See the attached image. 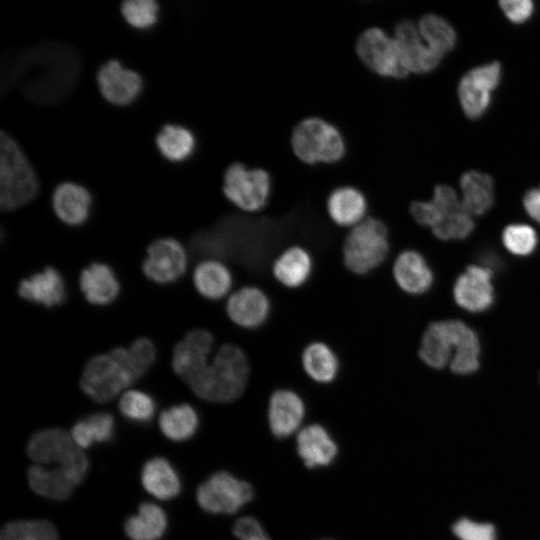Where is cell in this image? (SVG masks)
I'll return each mask as SVG.
<instances>
[{
    "instance_id": "8",
    "label": "cell",
    "mask_w": 540,
    "mask_h": 540,
    "mask_svg": "<svg viewBox=\"0 0 540 540\" xmlns=\"http://www.w3.org/2000/svg\"><path fill=\"white\" fill-rule=\"evenodd\" d=\"M222 192L239 212L257 215L267 209L272 199L271 176L263 168L234 162L224 172Z\"/></svg>"
},
{
    "instance_id": "13",
    "label": "cell",
    "mask_w": 540,
    "mask_h": 540,
    "mask_svg": "<svg viewBox=\"0 0 540 540\" xmlns=\"http://www.w3.org/2000/svg\"><path fill=\"white\" fill-rule=\"evenodd\" d=\"M470 327L460 320L434 321L421 334L417 347L419 360L429 368L450 364L457 347Z\"/></svg>"
},
{
    "instance_id": "26",
    "label": "cell",
    "mask_w": 540,
    "mask_h": 540,
    "mask_svg": "<svg viewBox=\"0 0 540 540\" xmlns=\"http://www.w3.org/2000/svg\"><path fill=\"white\" fill-rule=\"evenodd\" d=\"M18 294L27 301L53 307L64 302L65 283L56 269L46 267L41 272L23 279L18 286Z\"/></svg>"
},
{
    "instance_id": "10",
    "label": "cell",
    "mask_w": 540,
    "mask_h": 540,
    "mask_svg": "<svg viewBox=\"0 0 540 540\" xmlns=\"http://www.w3.org/2000/svg\"><path fill=\"white\" fill-rule=\"evenodd\" d=\"M254 496L252 486L226 471L212 474L197 488L199 506L212 514H233Z\"/></svg>"
},
{
    "instance_id": "41",
    "label": "cell",
    "mask_w": 540,
    "mask_h": 540,
    "mask_svg": "<svg viewBox=\"0 0 540 540\" xmlns=\"http://www.w3.org/2000/svg\"><path fill=\"white\" fill-rule=\"evenodd\" d=\"M121 13L134 28L147 29L158 19L159 5L154 0H127L121 5Z\"/></svg>"
},
{
    "instance_id": "15",
    "label": "cell",
    "mask_w": 540,
    "mask_h": 540,
    "mask_svg": "<svg viewBox=\"0 0 540 540\" xmlns=\"http://www.w3.org/2000/svg\"><path fill=\"white\" fill-rule=\"evenodd\" d=\"M218 346L215 334L208 328L189 331L173 351L172 367L188 384L210 361Z\"/></svg>"
},
{
    "instance_id": "32",
    "label": "cell",
    "mask_w": 540,
    "mask_h": 540,
    "mask_svg": "<svg viewBox=\"0 0 540 540\" xmlns=\"http://www.w3.org/2000/svg\"><path fill=\"white\" fill-rule=\"evenodd\" d=\"M27 478L36 494L56 501L68 499L80 485L65 473L37 464L30 466Z\"/></svg>"
},
{
    "instance_id": "47",
    "label": "cell",
    "mask_w": 540,
    "mask_h": 540,
    "mask_svg": "<svg viewBox=\"0 0 540 540\" xmlns=\"http://www.w3.org/2000/svg\"><path fill=\"white\" fill-rule=\"evenodd\" d=\"M522 203L528 216L540 224V186L529 189Z\"/></svg>"
},
{
    "instance_id": "6",
    "label": "cell",
    "mask_w": 540,
    "mask_h": 540,
    "mask_svg": "<svg viewBox=\"0 0 540 540\" xmlns=\"http://www.w3.org/2000/svg\"><path fill=\"white\" fill-rule=\"evenodd\" d=\"M290 145L296 158L307 165L334 164L346 152L340 130L319 116L300 120L291 132Z\"/></svg>"
},
{
    "instance_id": "12",
    "label": "cell",
    "mask_w": 540,
    "mask_h": 540,
    "mask_svg": "<svg viewBox=\"0 0 540 540\" xmlns=\"http://www.w3.org/2000/svg\"><path fill=\"white\" fill-rule=\"evenodd\" d=\"M501 78L502 67L497 61L473 67L462 76L457 95L462 111L469 119H478L487 112Z\"/></svg>"
},
{
    "instance_id": "3",
    "label": "cell",
    "mask_w": 540,
    "mask_h": 540,
    "mask_svg": "<svg viewBox=\"0 0 540 540\" xmlns=\"http://www.w3.org/2000/svg\"><path fill=\"white\" fill-rule=\"evenodd\" d=\"M393 258L390 231L385 222L369 215L346 231L342 243L345 268L360 277L369 276Z\"/></svg>"
},
{
    "instance_id": "5",
    "label": "cell",
    "mask_w": 540,
    "mask_h": 540,
    "mask_svg": "<svg viewBox=\"0 0 540 540\" xmlns=\"http://www.w3.org/2000/svg\"><path fill=\"white\" fill-rule=\"evenodd\" d=\"M28 457L34 464L63 472L79 484L89 470V461L71 433L61 428H47L32 435L27 444Z\"/></svg>"
},
{
    "instance_id": "40",
    "label": "cell",
    "mask_w": 540,
    "mask_h": 540,
    "mask_svg": "<svg viewBox=\"0 0 540 540\" xmlns=\"http://www.w3.org/2000/svg\"><path fill=\"white\" fill-rule=\"evenodd\" d=\"M473 229L472 216L461 209L443 216L431 231L437 239L449 241L462 240L468 237Z\"/></svg>"
},
{
    "instance_id": "42",
    "label": "cell",
    "mask_w": 540,
    "mask_h": 540,
    "mask_svg": "<svg viewBox=\"0 0 540 540\" xmlns=\"http://www.w3.org/2000/svg\"><path fill=\"white\" fill-rule=\"evenodd\" d=\"M452 532L459 540H497L494 525L466 517L453 524Z\"/></svg>"
},
{
    "instance_id": "7",
    "label": "cell",
    "mask_w": 540,
    "mask_h": 540,
    "mask_svg": "<svg viewBox=\"0 0 540 540\" xmlns=\"http://www.w3.org/2000/svg\"><path fill=\"white\" fill-rule=\"evenodd\" d=\"M137 380L127 348L118 347L91 358L83 369L80 386L92 400L106 403Z\"/></svg>"
},
{
    "instance_id": "39",
    "label": "cell",
    "mask_w": 540,
    "mask_h": 540,
    "mask_svg": "<svg viewBox=\"0 0 540 540\" xmlns=\"http://www.w3.org/2000/svg\"><path fill=\"white\" fill-rule=\"evenodd\" d=\"M502 243L513 255L528 256L538 244V236L533 227L523 223L507 225L502 232Z\"/></svg>"
},
{
    "instance_id": "16",
    "label": "cell",
    "mask_w": 540,
    "mask_h": 540,
    "mask_svg": "<svg viewBox=\"0 0 540 540\" xmlns=\"http://www.w3.org/2000/svg\"><path fill=\"white\" fill-rule=\"evenodd\" d=\"M391 276L397 289L409 297H419L427 293L434 282V273L417 249H401L390 261Z\"/></svg>"
},
{
    "instance_id": "31",
    "label": "cell",
    "mask_w": 540,
    "mask_h": 540,
    "mask_svg": "<svg viewBox=\"0 0 540 540\" xmlns=\"http://www.w3.org/2000/svg\"><path fill=\"white\" fill-rule=\"evenodd\" d=\"M167 527L165 511L152 502L141 503L137 513L124 523V531L130 540H160Z\"/></svg>"
},
{
    "instance_id": "4",
    "label": "cell",
    "mask_w": 540,
    "mask_h": 540,
    "mask_svg": "<svg viewBox=\"0 0 540 540\" xmlns=\"http://www.w3.org/2000/svg\"><path fill=\"white\" fill-rule=\"evenodd\" d=\"M37 176L19 144L6 132L0 133V207L18 209L37 195Z\"/></svg>"
},
{
    "instance_id": "33",
    "label": "cell",
    "mask_w": 540,
    "mask_h": 540,
    "mask_svg": "<svg viewBox=\"0 0 540 540\" xmlns=\"http://www.w3.org/2000/svg\"><path fill=\"white\" fill-rule=\"evenodd\" d=\"M199 415L189 404L174 405L161 412L159 428L166 438L175 442L193 437L199 427Z\"/></svg>"
},
{
    "instance_id": "44",
    "label": "cell",
    "mask_w": 540,
    "mask_h": 540,
    "mask_svg": "<svg viewBox=\"0 0 540 540\" xmlns=\"http://www.w3.org/2000/svg\"><path fill=\"white\" fill-rule=\"evenodd\" d=\"M442 214V217L463 209L460 195L454 188L446 184H439L434 187L433 196L430 199Z\"/></svg>"
},
{
    "instance_id": "21",
    "label": "cell",
    "mask_w": 540,
    "mask_h": 540,
    "mask_svg": "<svg viewBox=\"0 0 540 540\" xmlns=\"http://www.w3.org/2000/svg\"><path fill=\"white\" fill-rule=\"evenodd\" d=\"M399 46L407 71L415 74L435 70L443 57L431 50L423 40L417 23L405 19L397 23L392 34Z\"/></svg>"
},
{
    "instance_id": "38",
    "label": "cell",
    "mask_w": 540,
    "mask_h": 540,
    "mask_svg": "<svg viewBox=\"0 0 540 540\" xmlns=\"http://www.w3.org/2000/svg\"><path fill=\"white\" fill-rule=\"evenodd\" d=\"M118 407L126 419L137 424L149 423L156 411V403L152 396L140 390L125 391Z\"/></svg>"
},
{
    "instance_id": "27",
    "label": "cell",
    "mask_w": 540,
    "mask_h": 540,
    "mask_svg": "<svg viewBox=\"0 0 540 540\" xmlns=\"http://www.w3.org/2000/svg\"><path fill=\"white\" fill-rule=\"evenodd\" d=\"M91 196L88 190L74 182L60 183L52 194V207L56 216L72 226L83 224L88 216Z\"/></svg>"
},
{
    "instance_id": "9",
    "label": "cell",
    "mask_w": 540,
    "mask_h": 540,
    "mask_svg": "<svg viewBox=\"0 0 540 540\" xmlns=\"http://www.w3.org/2000/svg\"><path fill=\"white\" fill-rule=\"evenodd\" d=\"M355 53L360 63L379 77L398 80L409 75L394 36L380 27L371 26L360 32Z\"/></svg>"
},
{
    "instance_id": "24",
    "label": "cell",
    "mask_w": 540,
    "mask_h": 540,
    "mask_svg": "<svg viewBox=\"0 0 540 540\" xmlns=\"http://www.w3.org/2000/svg\"><path fill=\"white\" fill-rule=\"evenodd\" d=\"M300 364L307 379L319 386L334 384L342 368L338 352L323 340L311 341L303 348Z\"/></svg>"
},
{
    "instance_id": "43",
    "label": "cell",
    "mask_w": 540,
    "mask_h": 540,
    "mask_svg": "<svg viewBox=\"0 0 540 540\" xmlns=\"http://www.w3.org/2000/svg\"><path fill=\"white\" fill-rule=\"evenodd\" d=\"M127 352L134 374L139 379L155 360V346L149 339L139 338L127 348Z\"/></svg>"
},
{
    "instance_id": "35",
    "label": "cell",
    "mask_w": 540,
    "mask_h": 540,
    "mask_svg": "<svg viewBox=\"0 0 540 540\" xmlns=\"http://www.w3.org/2000/svg\"><path fill=\"white\" fill-rule=\"evenodd\" d=\"M156 145L166 159L181 162L192 155L196 140L188 128L178 124H166L156 136Z\"/></svg>"
},
{
    "instance_id": "25",
    "label": "cell",
    "mask_w": 540,
    "mask_h": 540,
    "mask_svg": "<svg viewBox=\"0 0 540 540\" xmlns=\"http://www.w3.org/2000/svg\"><path fill=\"white\" fill-rule=\"evenodd\" d=\"M298 454L309 468L329 465L337 455V446L320 423H310L298 433Z\"/></svg>"
},
{
    "instance_id": "46",
    "label": "cell",
    "mask_w": 540,
    "mask_h": 540,
    "mask_svg": "<svg viewBox=\"0 0 540 540\" xmlns=\"http://www.w3.org/2000/svg\"><path fill=\"white\" fill-rule=\"evenodd\" d=\"M233 533L239 540H271L258 520L243 517L233 526Z\"/></svg>"
},
{
    "instance_id": "28",
    "label": "cell",
    "mask_w": 540,
    "mask_h": 540,
    "mask_svg": "<svg viewBox=\"0 0 540 540\" xmlns=\"http://www.w3.org/2000/svg\"><path fill=\"white\" fill-rule=\"evenodd\" d=\"M461 205L469 215L485 214L494 204L495 186L493 178L478 170L462 174L459 181Z\"/></svg>"
},
{
    "instance_id": "37",
    "label": "cell",
    "mask_w": 540,
    "mask_h": 540,
    "mask_svg": "<svg viewBox=\"0 0 540 540\" xmlns=\"http://www.w3.org/2000/svg\"><path fill=\"white\" fill-rule=\"evenodd\" d=\"M0 540H60V537L48 520H16L3 526Z\"/></svg>"
},
{
    "instance_id": "22",
    "label": "cell",
    "mask_w": 540,
    "mask_h": 540,
    "mask_svg": "<svg viewBox=\"0 0 540 540\" xmlns=\"http://www.w3.org/2000/svg\"><path fill=\"white\" fill-rule=\"evenodd\" d=\"M97 83L102 96L115 105H128L140 94L143 81L141 76L125 68L118 60L103 63L97 72Z\"/></svg>"
},
{
    "instance_id": "17",
    "label": "cell",
    "mask_w": 540,
    "mask_h": 540,
    "mask_svg": "<svg viewBox=\"0 0 540 540\" xmlns=\"http://www.w3.org/2000/svg\"><path fill=\"white\" fill-rule=\"evenodd\" d=\"M270 272L273 280L282 288L289 291L301 290L313 278L315 259L307 247L292 244L274 258Z\"/></svg>"
},
{
    "instance_id": "1",
    "label": "cell",
    "mask_w": 540,
    "mask_h": 540,
    "mask_svg": "<svg viewBox=\"0 0 540 540\" xmlns=\"http://www.w3.org/2000/svg\"><path fill=\"white\" fill-rule=\"evenodd\" d=\"M80 68V57L72 46L60 41L39 42L4 59L1 93L16 86L34 103L57 104L72 92Z\"/></svg>"
},
{
    "instance_id": "45",
    "label": "cell",
    "mask_w": 540,
    "mask_h": 540,
    "mask_svg": "<svg viewBox=\"0 0 540 540\" xmlns=\"http://www.w3.org/2000/svg\"><path fill=\"white\" fill-rule=\"evenodd\" d=\"M499 6L505 17L514 24L527 22L535 11V4L530 0H503Z\"/></svg>"
},
{
    "instance_id": "20",
    "label": "cell",
    "mask_w": 540,
    "mask_h": 540,
    "mask_svg": "<svg viewBox=\"0 0 540 540\" xmlns=\"http://www.w3.org/2000/svg\"><path fill=\"white\" fill-rule=\"evenodd\" d=\"M325 211L334 226L347 231L370 215V202L360 189L342 185L328 193Z\"/></svg>"
},
{
    "instance_id": "36",
    "label": "cell",
    "mask_w": 540,
    "mask_h": 540,
    "mask_svg": "<svg viewBox=\"0 0 540 540\" xmlns=\"http://www.w3.org/2000/svg\"><path fill=\"white\" fill-rule=\"evenodd\" d=\"M417 27L428 47L441 57L454 49L457 42L456 31L442 16L425 14L419 19Z\"/></svg>"
},
{
    "instance_id": "19",
    "label": "cell",
    "mask_w": 540,
    "mask_h": 540,
    "mask_svg": "<svg viewBox=\"0 0 540 540\" xmlns=\"http://www.w3.org/2000/svg\"><path fill=\"white\" fill-rule=\"evenodd\" d=\"M492 276L493 272L488 266H468L453 287L456 304L471 313L488 310L494 302Z\"/></svg>"
},
{
    "instance_id": "2",
    "label": "cell",
    "mask_w": 540,
    "mask_h": 540,
    "mask_svg": "<svg viewBox=\"0 0 540 540\" xmlns=\"http://www.w3.org/2000/svg\"><path fill=\"white\" fill-rule=\"evenodd\" d=\"M250 376L251 365L246 351L235 343L223 342L187 385L198 398L227 405L244 396Z\"/></svg>"
},
{
    "instance_id": "29",
    "label": "cell",
    "mask_w": 540,
    "mask_h": 540,
    "mask_svg": "<svg viewBox=\"0 0 540 540\" xmlns=\"http://www.w3.org/2000/svg\"><path fill=\"white\" fill-rule=\"evenodd\" d=\"M141 483L149 494L164 501L176 498L182 489L178 472L164 457L151 458L143 465Z\"/></svg>"
},
{
    "instance_id": "34",
    "label": "cell",
    "mask_w": 540,
    "mask_h": 540,
    "mask_svg": "<svg viewBox=\"0 0 540 540\" xmlns=\"http://www.w3.org/2000/svg\"><path fill=\"white\" fill-rule=\"evenodd\" d=\"M114 433V418L106 412H97L79 420L71 430L73 440L82 449L109 442Z\"/></svg>"
},
{
    "instance_id": "23",
    "label": "cell",
    "mask_w": 540,
    "mask_h": 540,
    "mask_svg": "<svg viewBox=\"0 0 540 540\" xmlns=\"http://www.w3.org/2000/svg\"><path fill=\"white\" fill-rule=\"evenodd\" d=\"M198 294L209 302H222L236 288L235 274L228 263L216 258L201 259L193 271Z\"/></svg>"
},
{
    "instance_id": "11",
    "label": "cell",
    "mask_w": 540,
    "mask_h": 540,
    "mask_svg": "<svg viewBox=\"0 0 540 540\" xmlns=\"http://www.w3.org/2000/svg\"><path fill=\"white\" fill-rule=\"evenodd\" d=\"M227 319L236 328L256 331L264 327L273 310L268 292L256 284L237 286L223 304Z\"/></svg>"
},
{
    "instance_id": "14",
    "label": "cell",
    "mask_w": 540,
    "mask_h": 540,
    "mask_svg": "<svg viewBox=\"0 0 540 540\" xmlns=\"http://www.w3.org/2000/svg\"><path fill=\"white\" fill-rule=\"evenodd\" d=\"M308 405L304 396L290 387H279L269 395L266 418L271 433L286 438L298 430L306 418Z\"/></svg>"
},
{
    "instance_id": "18",
    "label": "cell",
    "mask_w": 540,
    "mask_h": 540,
    "mask_svg": "<svg viewBox=\"0 0 540 540\" xmlns=\"http://www.w3.org/2000/svg\"><path fill=\"white\" fill-rule=\"evenodd\" d=\"M187 268V254L179 241L160 238L147 249L143 271L152 281L167 284L179 279Z\"/></svg>"
},
{
    "instance_id": "30",
    "label": "cell",
    "mask_w": 540,
    "mask_h": 540,
    "mask_svg": "<svg viewBox=\"0 0 540 540\" xmlns=\"http://www.w3.org/2000/svg\"><path fill=\"white\" fill-rule=\"evenodd\" d=\"M79 283L86 300L95 305L111 303L120 290L113 270L103 263H92L82 270Z\"/></svg>"
}]
</instances>
